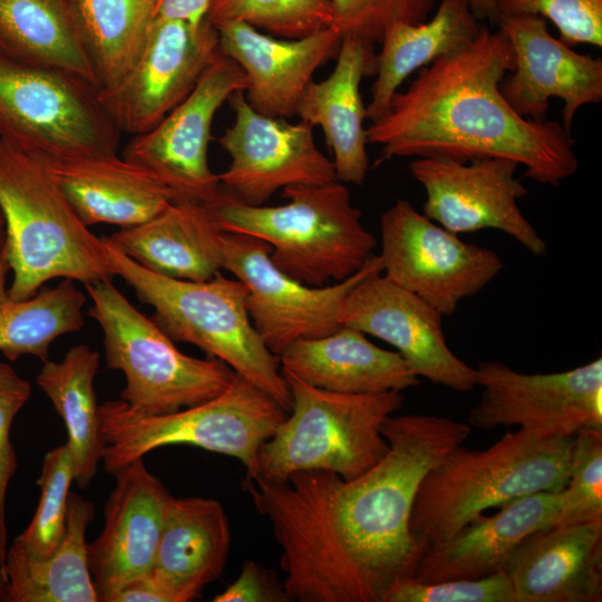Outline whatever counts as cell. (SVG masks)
Listing matches in <instances>:
<instances>
[{"label":"cell","instance_id":"5","mask_svg":"<svg viewBox=\"0 0 602 602\" xmlns=\"http://www.w3.org/2000/svg\"><path fill=\"white\" fill-rule=\"evenodd\" d=\"M282 205H247L222 196L210 206L224 232L258 237L271 247L278 269L310 287L340 282L372 256L377 240L352 205L344 183L293 185Z\"/></svg>","mask_w":602,"mask_h":602},{"label":"cell","instance_id":"43","mask_svg":"<svg viewBox=\"0 0 602 602\" xmlns=\"http://www.w3.org/2000/svg\"><path fill=\"white\" fill-rule=\"evenodd\" d=\"M214 602H278L288 601L283 585L254 561H245L237 579Z\"/></svg>","mask_w":602,"mask_h":602},{"label":"cell","instance_id":"4","mask_svg":"<svg viewBox=\"0 0 602 602\" xmlns=\"http://www.w3.org/2000/svg\"><path fill=\"white\" fill-rule=\"evenodd\" d=\"M572 436L507 431L491 447L459 445L423 479L409 518L411 534L429 546L452 537L492 507L538 492L565 488Z\"/></svg>","mask_w":602,"mask_h":602},{"label":"cell","instance_id":"30","mask_svg":"<svg viewBox=\"0 0 602 602\" xmlns=\"http://www.w3.org/2000/svg\"><path fill=\"white\" fill-rule=\"evenodd\" d=\"M482 26L467 0H439L430 19L389 27L377 54L376 79L366 117L371 122L380 118L415 70L465 49L475 41Z\"/></svg>","mask_w":602,"mask_h":602},{"label":"cell","instance_id":"15","mask_svg":"<svg viewBox=\"0 0 602 602\" xmlns=\"http://www.w3.org/2000/svg\"><path fill=\"white\" fill-rule=\"evenodd\" d=\"M246 86L241 67L217 51L191 94L154 128L133 136L122 156L157 176L176 201L214 205L222 196L207 159L214 116Z\"/></svg>","mask_w":602,"mask_h":602},{"label":"cell","instance_id":"9","mask_svg":"<svg viewBox=\"0 0 602 602\" xmlns=\"http://www.w3.org/2000/svg\"><path fill=\"white\" fill-rule=\"evenodd\" d=\"M103 462L113 474L164 446L188 445L239 459L246 478L258 476V452L288 412L240 375L216 397L164 415H143L124 400L98 406Z\"/></svg>","mask_w":602,"mask_h":602},{"label":"cell","instance_id":"23","mask_svg":"<svg viewBox=\"0 0 602 602\" xmlns=\"http://www.w3.org/2000/svg\"><path fill=\"white\" fill-rule=\"evenodd\" d=\"M503 572L516 602H600L602 520L532 532L513 551Z\"/></svg>","mask_w":602,"mask_h":602},{"label":"cell","instance_id":"40","mask_svg":"<svg viewBox=\"0 0 602 602\" xmlns=\"http://www.w3.org/2000/svg\"><path fill=\"white\" fill-rule=\"evenodd\" d=\"M379 602H516L509 577L503 571L479 577L423 582L397 577Z\"/></svg>","mask_w":602,"mask_h":602},{"label":"cell","instance_id":"44","mask_svg":"<svg viewBox=\"0 0 602 602\" xmlns=\"http://www.w3.org/2000/svg\"><path fill=\"white\" fill-rule=\"evenodd\" d=\"M110 602H179L177 595L151 571L118 590Z\"/></svg>","mask_w":602,"mask_h":602},{"label":"cell","instance_id":"18","mask_svg":"<svg viewBox=\"0 0 602 602\" xmlns=\"http://www.w3.org/2000/svg\"><path fill=\"white\" fill-rule=\"evenodd\" d=\"M517 166L506 158L463 163L427 156L415 157L408 168L425 190L423 213L431 221L458 235L497 230L544 256L545 240L518 206L527 190L515 177Z\"/></svg>","mask_w":602,"mask_h":602},{"label":"cell","instance_id":"27","mask_svg":"<svg viewBox=\"0 0 602 602\" xmlns=\"http://www.w3.org/2000/svg\"><path fill=\"white\" fill-rule=\"evenodd\" d=\"M223 233L208 205L175 201L152 219L103 239L154 273L201 282L223 269Z\"/></svg>","mask_w":602,"mask_h":602},{"label":"cell","instance_id":"46","mask_svg":"<svg viewBox=\"0 0 602 602\" xmlns=\"http://www.w3.org/2000/svg\"><path fill=\"white\" fill-rule=\"evenodd\" d=\"M474 14L479 21L496 26L499 19L497 0H467Z\"/></svg>","mask_w":602,"mask_h":602},{"label":"cell","instance_id":"37","mask_svg":"<svg viewBox=\"0 0 602 602\" xmlns=\"http://www.w3.org/2000/svg\"><path fill=\"white\" fill-rule=\"evenodd\" d=\"M74 468L67 445L57 446L45 456L37 484L40 496L28 526L13 541L32 556H49L59 545L65 527Z\"/></svg>","mask_w":602,"mask_h":602},{"label":"cell","instance_id":"42","mask_svg":"<svg viewBox=\"0 0 602 602\" xmlns=\"http://www.w3.org/2000/svg\"><path fill=\"white\" fill-rule=\"evenodd\" d=\"M31 385L8 363L0 362V548L7 553L6 496L17 468V457L10 441L14 417L29 400Z\"/></svg>","mask_w":602,"mask_h":602},{"label":"cell","instance_id":"29","mask_svg":"<svg viewBox=\"0 0 602 602\" xmlns=\"http://www.w3.org/2000/svg\"><path fill=\"white\" fill-rule=\"evenodd\" d=\"M230 546V524L219 501L172 496L151 572L187 602L222 574Z\"/></svg>","mask_w":602,"mask_h":602},{"label":"cell","instance_id":"17","mask_svg":"<svg viewBox=\"0 0 602 602\" xmlns=\"http://www.w3.org/2000/svg\"><path fill=\"white\" fill-rule=\"evenodd\" d=\"M227 101L234 122L217 138L230 157L227 168L219 174L227 196L259 206L288 186L338 181L332 162L315 145L313 126L255 111L243 90Z\"/></svg>","mask_w":602,"mask_h":602},{"label":"cell","instance_id":"34","mask_svg":"<svg viewBox=\"0 0 602 602\" xmlns=\"http://www.w3.org/2000/svg\"><path fill=\"white\" fill-rule=\"evenodd\" d=\"M10 271L4 245L0 250V352L10 361L21 356L48 360L54 340L84 326L86 295L70 279L25 300L7 288Z\"/></svg>","mask_w":602,"mask_h":602},{"label":"cell","instance_id":"48","mask_svg":"<svg viewBox=\"0 0 602 602\" xmlns=\"http://www.w3.org/2000/svg\"><path fill=\"white\" fill-rule=\"evenodd\" d=\"M4 240H6L4 220L0 210V250L4 245Z\"/></svg>","mask_w":602,"mask_h":602},{"label":"cell","instance_id":"39","mask_svg":"<svg viewBox=\"0 0 602 602\" xmlns=\"http://www.w3.org/2000/svg\"><path fill=\"white\" fill-rule=\"evenodd\" d=\"M332 27L350 36L380 43L396 23H419L428 19L439 0H330Z\"/></svg>","mask_w":602,"mask_h":602},{"label":"cell","instance_id":"20","mask_svg":"<svg viewBox=\"0 0 602 602\" xmlns=\"http://www.w3.org/2000/svg\"><path fill=\"white\" fill-rule=\"evenodd\" d=\"M513 69L501 82L507 103L521 116L546 119L548 100H563L562 125L571 133L576 111L602 100V59L582 55L554 38L538 16H501Z\"/></svg>","mask_w":602,"mask_h":602},{"label":"cell","instance_id":"11","mask_svg":"<svg viewBox=\"0 0 602 602\" xmlns=\"http://www.w3.org/2000/svg\"><path fill=\"white\" fill-rule=\"evenodd\" d=\"M122 132L97 89L68 74L0 57V139L54 155L117 154Z\"/></svg>","mask_w":602,"mask_h":602},{"label":"cell","instance_id":"19","mask_svg":"<svg viewBox=\"0 0 602 602\" xmlns=\"http://www.w3.org/2000/svg\"><path fill=\"white\" fill-rule=\"evenodd\" d=\"M443 317L415 293L375 272L351 289L339 321L391 344L417 377L458 392L472 391L477 387L474 367L448 347Z\"/></svg>","mask_w":602,"mask_h":602},{"label":"cell","instance_id":"12","mask_svg":"<svg viewBox=\"0 0 602 602\" xmlns=\"http://www.w3.org/2000/svg\"><path fill=\"white\" fill-rule=\"evenodd\" d=\"M382 273L434 307L453 315L459 303L495 280L504 268L493 250L464 242L397 200L380 217Z\"/></svg>","mask_w":602,"mask_h":602},{"label":"cell","instance_id":"32","mask_svg":"<svg viewBox=\"0 0 602 602\" xmlns=\"http://www.w3.org/2000/svg\"><path fill=\"white\" fill-rule=\"evenodd\" d=\"M0 57L68 74L98 90L67 0H0Z\"/></svg>","mask_w":602,"mask_h":602},{"label":"cell","instance_id":"14","mask_svg":"<svg viewBox=\"0 0 602 602\" xmlns=\"http://www.w3.org/2000/svg\"><path fill=\"white\" fill-rule=\"evenodd\" d=\"M479 401L468 421L478 429L517 425L537 436L602 429V359L551 373H523L498 360L474 368Z\"/></svg>","mask_w":602,"mask_h":602},{"label":"cell","instance_id":"45","mask_svg":"<svg viewBox=\"0 0 602 602\" xmlns=\"http://www.w3.org/2000/svg\"><path fill=\"white\" fill-rule=\"evenodd\" d=\"M211 0H156V16L186 20L195 26L206 17Z\"/></svg>","mask_w":602,"mask_h":602},{"label":"cell","instance_id":"8","mask_svg":"<svg viewBox=\"0 0 602 602\" xmlns=\"http://www.w3.org/2000/svg\"><path fill=\"white\" fill-rule=\"evenodd\" d=\"M281 372L291 392V414L261 445L256 477L283 482L297 472L321 469L350 480L386 455L381 426L402 407V391L336 392Z\"/></svg>","mask_w":602,"mask_h":602},{"label":"cell","instance_id":"13","mask_svg":"<svg viewBox=\"0 0 602 602\" xmlns=\"http://www.w3.org/2000/svg\"><path fill=\"white\" fill-rule=\"evenodd\" d=\"M223 269L247 289L246 309L266 348L280 356L290 344L337 331L339 314L351 289L368 275L382 272L379 255L348 279L324 287L294 280L272 262L270 245L251 235L224 232Z\"/></svg>","mask_w":602,"mask_h":602},{"label":"cell","instance_id":"31","mask_svg":"<svg viewBox=\"0 0 602 602\" xmlns=\"http://www.w3.org/2000/svg\"><path fill=\"white\" fill-rule=\"evenodd\" d=\"M93 504L70 493L64 536L47 557L32 556L16 543L6 553V602H97L90 575L86 530Z\"/></svg>","mask_w":602,"mask_h":602},{"label":"cell","instance_id":"7","mask_svg":"<svg viewBox=\"0 0 602 602\" xmlns=\"http://www.w3.org/2000/svg\"><path fill=\"white\" fill-rule=\"evenodd\" d=\"M105 244L114 276L154 309L151 318L172 340L192 343L220 359L290 411L292 398L280 359L250 319L242 281L221 272L201 282L167 278Z\"/></svg>","mask_w":602,"mask_h":602},{"label":"cell","instance_id":"47","mask_svg":"<svg viewBox=\"0 0 602 602\" xmlns=\"http://www.w3.org/2000/svg\"><path fill=\"white\" fill-rule=\"evenodd\" d=\"M4 559L6 554L0 548V602H6L7 600V577L4 573Z\"/></svg>","mask_w":602,"mask_h":602},{"label":"cell","instance_id":"26","mask_svg":"<svg viewBox=\"0 0 602 602\" xmlns=\"http://www.w3.org/2000/svg\"><path fill=\"white\" fill-rule=\"evenodd\" d=\"M563 499L561 492H538L478 516L446 541L430 544L412 577L423 582L479 579L503 571L516 546L548 527Z\"/></svg>","mask_w":602,"mask_h":602},{"label":"cell","instance_id":"22","mask_svg":"<svg viewBox=\"0 0 602 602\" xmlns=\"http://www.w3.org/2000/svg\"><path fill=\"white\" fill-rule=\"evenodd\" d=\"M215 29L219 51L245 74L249 105L262 115L281 118L297 116L314 72L337 57L342 39L333 27L295 39L275 37L243 22Z\"/></svg>","mask_w":602,"mask_h":602},{"label":"cell","instance_id":"24","mask_svg":"<svg viewBox=\"0 0 602 602\" xmlns=\"http://www.w3.org/2000/svg\"><path fill=\"white\" fill-rule=\"evenodd\" d=\"M41 155L88 227L99 223L137 225L176 201L171 188L152 172L117 154Z\"/></svg>","mask_w":602,"mask_h":602},{"label":"cell","instance_id":"33","mask_svg":"<svg viewBox=\"0 0 602 602\" xmlns=\"http://www.w3.org/2000/svg\"><path fill=\"white\" fill-rule=\"evenodd\" d=\"M99 360L97 351L80 343L61 361L46 360L36 378L64 421L74 480L81 488L96 475L105 447L94 388Z\"/></svg>","mask_w":602,"mask_h":602},{"label":"cell","instance_id":"28","mask_svg":"<svg viewBox=\"0 0 602 602\" xmlns=\"http://www.w3.org/2000/svg\"><path fill=\"white\" fill-rule=\"evenodd\" d=\"M279 359L281 369L336 392L376 395L420 383L397 351L376 346L367 334L347 326L321 338L295 341Z\"/></svg>","mask_w":602,"mask_h":602},{"label":"cell","instance_id":"2","mask_svg":"<svg viewBox=\"0 0 602 602\" xmlns=\"http://www.w3.org/2000/svg\"><path fill=\"white\" fill-rule=\"evenodd\" d=\"M468 425L448 417L389 416L381 434L386 455L360 476L339 484L338 509L353 557L377 593L397 577H412L427 545L409 518L425 476L469 436Z\"/></svg>","mask_w":602,"mask_h":602},{"label":"cell","instance_id":"21","mask_svg":"<svg viewBox=\"0 0 602 602\" xmlns=\"http://www.w3.org/2000/svg\"><path fill=\"white\" fill-rule=\"evenodd\" d=\"M116 484L104 508L99 536L87 544L98 601L111 596L154 564L166 507L172 495L137 458L113 473Z\"/></svg>","mask_w":602,"mask_h":602},{"label":"cell","instance_id":"10","mask_svg":"<svg viewBox=\"0 0 602 602\" xmlns=\"http://www.w3.org/2000/svg\"><path fill=\"white\" fill-rule=\"evenodd\" d=\"M84 285L93 302L87 314L104 334L107 366L125 375L120 399L137 412L164 415L207 401L234 379L236 372L220 359L181 352L110 280Z\"/></svg>","mask_w":602,"mask_h":602},{"label":"cell","instance_id":"6","mask_svg":"<svg viewBox=\"0 0 602 602\" xmlns=\"http://www.w3.org/2000/svg\"><path fill=\"white\" fill-rule=\"evenodd\" d=\"M340 480L321 469L297 472L283 482L244 480L281 548L288 601L378 602L340 524Z\"/></svg>","mask_w":602,"mask_h":602},{"label":"cell","instance_id":"38","mask_svg":"<svg viewBox=\"0 0 602 602\" xmlns=\"http://www.w3.org/2000/svg\"><path fill=\"white\" fill-rule=\"evenodd\" d=\"M602 520V429L573 435L570 475L550 526Z\"/></svg>","mask_w":602,"mask_h":602},{"label":"cell","instance_id":"35","mask_svg":"<svg viewBox=\"0 0 602 602\" xmlns=\"http://www.w3.org/2000/svg\"><path fill=\"white\" fill-rule=\"evenodd\" d=\"M98 89L134 65L156 16V0H67Z\"/></svg>","mask_w":602,"mask_h":602},{"label":"cell","instance_id":"16","mask_svg":"<svg viewBox=\"0 0 602 602\" xmlns=\"http://www.w3.org/2000/svg\"><path fill=\"white\" fill-rule=\"evenodd\" d=\"M217 42V31L206 19L195 26L155 16L130 69L97 90L99 104L122 134L151 130L191 94L219 51Z\"/></svg>","mask_w":602,"mask_h":602},{"label":"cell","instance_id":"36","mask_svg":"<svg viewBox=\"0 0 602 602\" xmlns=\"http://www.w3.org/2000/svg\"><path fill=\"white\" fill-rule=\"evenodd\" d=\"M205 19L214 27L243 22L295 39L332 27L333 11L330 0H211Z\"/></svg>","mask_w":602,"mask_h":602},{"label":"cell","instance_id":"25","mask_svg":"<svg viewBox=\"0 0 602 602\" xmlns=\"http://www.w3.org/2000/svg\"><path fill=\"white\" fill-rule=\"evenodd\" d=\"M373 45L360 38L342 37L332 72L308 85L297 110L300 120L322 129L336 177L342 183L362 185L369 169L363 126L366 106L360 84L376 74Z\"/></svg>","mask_w":602,"mask_h":602},{"label":"cell","instance_id":"3","mask_svg":"<svg viewBox=\"0 0 602 602\" xmlns=\"http://www.w3.org/2000/svg\"><path fill=\"white\" fill-rule=\"evenodd\" d=\"M0 210L12 299L56 278L87 284L114 276L104 240L79 219L42 155L1 139Z\"/></svg>","mask_w":602,"mask_h":602},{"label":"cell","instance_id":"1","mask_svg":"<svg viewBox=\"0 0 602 602\" xmlns=\"http://www.w3.org/2000/svg\"><path fill=\"white\" fill-rule=\"evenodd\" d=\"M513 64L504 32L483 25L472 45L423 67L366 128L368 144L380 147L376 164L408 156L506 158L543 185L574 175L571 133L559 122L518 115L503 96L501 82Z\"/></svg>","mask_w":602,"mask_h":602},{"label":"cell","instance_id":"41","mask_svg":"<svg viewBox=\"0 0 602 602\" xmlns=\"http://www.w3.org/2000/svg\"><path fill=\"white\" fill-rule=\"evenodd\" d=\"M501 16H538L550 20L560 40L573 47H602V0H497Z\"/></svg>","mask_w":602,"mask_h":602}]
</instances>
